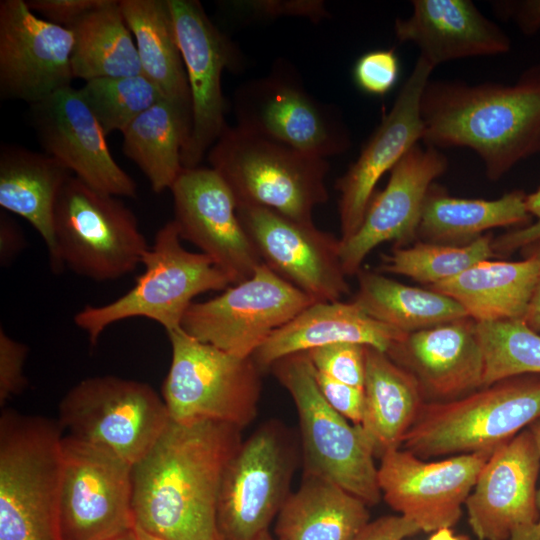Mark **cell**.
<instances>
[{
    "label": "cell",
    "instance_id": "obj_1",
    "mask_svg": "<svg viewBox=\"0 0 540 540\" xmlns=\"http://www.w3.org/2000/svg\"><path fill=\"white\" fill-rule=\"evenodd\" d=\"M241 430L218 421L170 419L132 466L135 527L163 540H222L219 497Z\"/></svg>",
    "mask_w": 540,
    "mask_h": 540
},
{
    "label": "cell",
    "instance_id": "obj_51",
    "mask_svg": "<svg viewBox=\"0 0 540 540\" xmlns=\"http://www.w3.org/2000/svg\"><path fill=\"white\" fill-rule=\"evenodd\" d=\"M524 205L526 211L540 221V186L535 192L525 195Z\"/></svg>",
    "mask_w": 540,
    "mask_h": 540
},
{
    "label": "cell",
    "instance_id": "obj_24",
    "mask_svg": "<svg viewBox=\"0 0 540 540\" xmlns=\"http://www.w3.org/2000/svg\"><path fill=\"white\" fill-rule=\"evenodd\" d=\"M410 373L425 402H447L483 386L484 355L469 316L406 334L385 352Z\"/></svg>",
    "mask_w": 540,
    "mask_h": 540
},
{
    "label": "cell",
    "instance_id": "obj_22",
    "mask_svg": "<svg viewBox=\"0 0 540 540\" xmlns=\"http://www.w3.org/2000/svg\"><path fill=\"white\" fill-rule=\"evenodd\" d=\"M30 118L45 152L90 187L116 197L135 198L134 180L114 160L106 135L72 86L30 105Z\"/></svg>",
    "mask_w": 540,
    "mask_h": 540
},
{
    "label": "cell",
    "instance_id": "obj_5",
    "mask_svg": "<svg viewBox=\"0 0 540 540\" xmlns=\"http://www.w3.org/2000/svg\"><path fill=\"white\" fill-rule=\"evenodd\" d=\"M207 156L237 205L260 206L297 221L313 222L314 208L329 198L327 159L238 126H228Z\"/></svg>",
    "mask_w": 540,
    "mask_h": 540
},
{
    "label": "cell",
    "instance_id": "obj_27",
    "mask_svg": "<svg viewBox=\"0 0 540 540\" xmlns=\"http://www.w3.org/2000/svg\"><path fill=\"white\" fill-rule=\"evenodd\" d=\"M538 271L532 257L520 261L485 260L428 288L454 299L477 323L523 320Z\"/></svg>",
    "mask_w": 540,
    "mask_h": 540
},
{
    "label": "cell",
    "instance_id": "obj_29",
    "mask_svg": "<svg viewBox=\"0 0 540 540\" xmlns=\"http://www.w3.org/2000/svg\"><path fill=\"white\" fill-rule=\"evenodd\" d=\"M367 507L337 484L304 474L276 517V540H355L370 522Z\"/></svg>",
    "mask_w": 540,
    "mask_h": 540
},
{
    "label": "cell",
    "instance_id": "obj_14",
    "mask_svg": "<svg viewBox=\"0 0 540 540\" xmlns=\"http://www.w3.org/2000/svg\"><path fill=\"white\" fill-rule=\"evenodd\" d=\"M58 527L60 540H103L135 528L132 465L64 435Z\"/></svg>",
    "mask_w": 540,
    "mask_h": 540
},
{
    "label": "cell",
    "instance_id": "obj_21",
    "mask_svg": "<svg viewBox=\"0 0 540 540\" xmlns=\"http://www.w3.org/2000/svg\"><path fill=\"white\" fill-rule=\"evenodd\" d=\"M433 69L427 60L418 57L391 109L382 117L358 158L337 179L342 241L353 236L360 227L381 177L422 140L420 103Z\"/></svg>",
    "mask_w": 540,
    "mask_h": 540
},
{
    "label": "cell",
    "instance_id": "obj_23",
    "mask_svg": "<svg viewBox=\"0 0 540 540\" xmlns=\"http://www.w3.org/2000/svg\"><path fill=\"white\" fill-rule=\"evenodd\" d=\"M539 471V452L529 428L494 450L464 504L479 540H509L516 529L538 523Z\"/></svg>",
    "mask_w": 540,
    "mask_h": 540
},
{
    "label": "cell",
    "instance_id": "obj_30",
    "mask_svg": "<svg viewBox=\"0 0 540 540\" xmlns=\"http://www.w3.org/2000/svg\"><path fill=\"white\" fill-rule=\"evenodd\" d=\"M72 176L56 158L4 144L0 149V206L27 220L54 252V212L58 196Z\"/></svg>",
    "mask_w": 540,
    "mask_h": 540
},
{
    "label": "cell",
    "instance_id": "obj_46",
    "mask_svg": "<svg viewBox=\"0 0 540 540\" xmlns=\"http://www.w3.org/2000/svg\"><path fill=\"white\" fill-rule=\"evenodd\" d=\"M420 532L418 526L401 515L370 521L355 540H404Z\"/></svg>",
    "mask_w": 540,
    "mask_h": 540
},
{
    "label": "cell",
    "instance_id": "obj_6",
    "mask_svg": "<svg viewBox=\"0 0 540 540\" xmlns=\"http://www.w3.org/2000/svg\"><path fill=\"white\" fill-rule=\"evenodd\" d=\"M181 240L173 220L167 222L156 232L135 285L107 304L87 305L76 313L74 322L91 345L107 327L129 318L153 320L166 332L179 329L196 296L232 285L209 256L186 250Z\"/></svg>",
    "mask_w": 540,
    "mask_h": 540
},
{
    "label": "cell",
    "instance_id": "obj_55",
    "mask_svg": "<svg viewBox=\"0 0 540 540\" xmlns=\"http://www.w3.org/2000/svg\"><path fill=\"white\" fill-rule=\"evenodd\" d=\"M135 529L138 540H163L137 527H135Z\"/></svg>",
    "mask_w": 540,
    "mask_h": 540
},
{
    "label": "cell",
    "instance_id": "obj_41",
    "mask_svg": "<svg viewBox=\"0 0 540 540\" xmlns=\"http://www.w3.org/2000/svg\"><path fill=\"white\" fill-rule=\"evenodd\" d=\"M226 6L236 13L257 18L299 16L318 22L328 15L324 2L319 0L230 1Z\"/></svg>",
    "mask_w": 540,
    "mask_h": 540
},
{
    "label": "cell",
    "instance_id": "obj_3",
    "mask_svg": "<svg viewBox=\"0 0 540 540\" xmlns=\"http://www.w3.org/2000/svg\"><path fill=\"white\" fill-rule=\"evenodd\" d=\"M63 437L57 420L3 408L0 540H60Z\"/></svg>",
    "mask_w": 540,
    "mask_h": 540
},
{
    "label": "cell",
    "instance_id": "obj_38",
    "mask_svg": "<svg viewBox=\"0 0 540 540\" xmlns=\"http://www.w3.org/2000/svg\"><path fill=\"white\" fill-rule=\"evenodd\" d=\"M79 90L106 136L114 131L123 133L138 116L165 98L143 73L92 79Z\"/></svg>",
    "mask_w": 540,
    "mask_h": 540
},
{
    "label": "cell",
    "instance_id": "obj_15",
    "mask_svg": "<svg viewBox=\"0 0 540 540\" xmlns=\"http://www.w3.org/2000/svg\"><path fill=\"white\" fill-rule=\"evenodd\" d=\"M182 54L192 105V129L182 155L183 168L198 167L225 129L224 70L239 72L237 45L206 14L197 0H168Z\"/></svg>",
    "mask_w": 540,
    "mask_h": 540
},
{
    "label": "cell",
    "instance_id": "obj_54",
    "mask_svg": "<svg viewBox=\"0 0 540 540\" xmlns=\"http://www.w3.org/2000/svg\"><path fill=\"white\" fill-rule=\"evenodd\" d=\"M103 540H138L136 529H130L115 536L103 539Z\"/></svg>",
    "mask_w": 540,
    "mask_h": 540
},
{
    "label": "cell",
    "instance_id": "obj_17",
    "mask_svg": "<svg viewBox=\"0 0 540 540\" xmlns=\"http://www.w3.org/2000/svg\"><path fill=\"white\" fill-rule=\"evenodd\" d=\"M492 453L480 452L426 461L404 448L380 457L378 485L384 501L420 531L451 528Z\"/></svg>",
    "mask_w": 540,
    "mask_h": 540
},
{
    "label": "cell",
    "instance_id": "obj_37",
    "mask_svg": "<svg viewBox=\"0 0 540 540\" xmlns=\"http://www.w3.org/2000/svg\"><path fill=\"white\" fill-rule=\"evenodd\" d=\"M484 355L483 386L523 374H540V334L523 320L477 323Z\"/></svg>",
    "mask_w": 540,
    "mask_h": 540
},
{
    "label": "cell",
    "instance_id": "obj_25",
    "mask_svg": "<svg viewBox=\"0 0 540 540\" xmlns=\"http://www.w3.org/2000/svg\"><path fill=\"white\" fill-rule=\"evenodd\" d=\"M412 12L394 22L400 42H411L434 68L462 58L511 49L508 34L470 0H413Z\"/></svg>",
    "mask_w": 540,
    "mask_h": 540
},
{
    "label": "cell",
    "instance_id": "obj_50",
    "mask_svg": "<svg viewBox=\"0 0 540 540\" xmlns=\"http://www.w3.org/2000/svg\"><path fill=\"white\" fill-rule=\"evenodd\" d=\"M509 540H540V527L538 524L516 529Z\"/></svg>",
    "mask_w": 540,
    "mask_h": 540
},
{
    "label": "cell",
    "instance_id": "obj_43",
    "mask_svg": "<svg viewBox=\"0 0 540 540\" xmlns=\"http://www.w3.org/2000/svg\"><path fill=\"white\" fill-rule=\"evenodd\" d=\"M315 377L327 403L352 424L360 425L364 408L363 389L331 379L316 370Z\"/></svg>",
    "mask_w": 540,
    "mask_h": 540
},
{
    "label": "cell",
    "instance_id": "obj_13",
    "mask_svg": "<svg viewBox=\"0 0 540 540\" xmlns=\"http://www.w3.org/2000/svg\"><path fill=\"white\" fill-rule=\"evenodd\" d=\"M314 301L262 264L221 294L194 301L180 328L231 354L252 357L269 336Z\"/></svg>",
    "mask_w": 540,
    "mask_h": 540
},
{
    "label": "cell",
    "instance_id": "obj_44",
    "mask_svg": "<svg viewBox=\"0 0 540 540\" xmlns=\"http://www.w3.org/2000/svg\"><path fill=\"white\" fill-rule=\"evenodd\" d=\"M106 0H29L28 7L45 20L71 28L84 15L104 4Z\"/></svg>",
    "mask_w": 540,
    "mask_h": 540
},
{
    "label": "cell",
    "instance_id": "obj_48",
    "mask_svg": "<svg viewBox=\"0 0 540 540\" xmlns=\"http://www.w3.org/2000/svg\"><path fill=\"white\" fill-rule=\"evenodd\" d=\"M26 240L21 228L6 211L0 213V263L10 264L25 248Z\"/></svg>",
    "mask_w": 540,
    "mask_h": 540
},
{
    "label": "cell",
    "instance_id": "obj_31",
    "mask_svg": "<svg viewBox=\"0 0 540 540\" xmlns=\"http://www.w3.org/2000/svg\"><path fill=\"white\" fill-rule=\"evenodd\" d=\"M525 194L514 190L495 200L458 198L445 188L431 185L421 212L417 238L424 242L466 245L496 227L531 223Z\"/></svg>",
    "mask_w": 540,
    "mask_h": 540
},
{
    "label": "cell",
    "instance_id": "obj_39",
    "mask_svg": "<svg viewBox=\"0 0 540 540\" xmlns=\"http://www.w3.org/2000/svg\"><path fill=\"white\" fill-rule=\"evenodd\" d=\"M365 347L356 343H336L307 351L315 370L336 381L363 389Z\"/></svg>",
    "mask_w": 540,
    "mask_h": 540
},
{
    "label": "cell",
    "instance_id": "obj_52",
    "mask_svg": "<svg viewBox=\"0 0 540 540\" xmlns=\"http://www.w3.org/2000/svg\"><path fill=\"white\" fill-rule=\"evenodd\" d=\"M428 540H469V538L454 534L451 528H441L432 532Z\"/></svg>",
    "mask_w": 540,
    "mask_h": 540
},
{
    "label": "cell",
    "instance_id": "obj_47",
    "mask_svg": "<svg viewBox=\"0 0 540 540\" xmlns=\"http://www.w3.org/2000/svg\"><path fill=\"white\" fill-rule=\"evenodd\" d=\"M540 239V221L530 223L494 237L492 247L497 257H507Z\"/></svg>",
    "mask_w": 540,
    "mask_h": 540
},
{
    "label": "cell",
    "instance_id": "obj_36",
    "mask_svg": "<svg viewBox=\"0 0 540 540\" xmlns=\"http://www.w3.org/2000/svg\"><path fill=\"white\" fill-rule=\"evenodd\" d=\"M492 233L483 234L466 245L416 242L395 247L383 255L378 272L407 276L428 287L450 280L494 253Z\"/></svg>",
    "mask_w": 540,
    "mask_h": 540
},
{
    "label": "cell",
    "instance_id": "obj_12",
    "mask_svg": "<svg viewBox=\"0 0 540 540\" xmlns=\"http://www.w3.org/2000/svg\"><path fill=\"white\" fill-rule=\"evenodd\" d=\"M296 463L293 440L267 422L242 441L222 482L217 522L222 540H258L290 495Z\"/></svg>",
    "mask_w": 540,
    "mask_h": 540
},
{
    "label": "cell",
    "instance_id": "obj_11",
    "mask_svg": "<svg viewBox=\"0 0 540 540\" xmlns=\"http://www.w3.org/2000/svg\"><path fill=\"white\" fill-rule=\"evenodd\" d=\"M57 421L67 435L133 466L156 442L170 416L162 396L149 384L103 375L69 389L59 403Z\"/></svg>",
    "mask_w": 540,
    "mask_h": 540
},
{
    "label": "cell",
    "instance_id": "obj_2",
    "mask_svg": "<svg viewBox=\"0 0 540 540\" xmlns=\"http://www.w3.org/2000/svg\"><path fill=\"white\" fill-rule=\"evenodd\" d=\"M420 113L424 145L469 148L497 181L540 154V63L512 84L429 80Z\"/></svg>",
    "mask_w": 540,
    "mask_h": 540
},
{
    "label": "cell",
    "instance_id": "obj_20",
    "mask_svg": "<svg viewBox=\"0 0 540 540\" xmlns=\"http://www.w3.org/2000/svg\"><path fill=\"white\" fill-rule=\"evenodd\" d=\"M447 167L444 153L419 143L395 164L385 188L373 194L358 230L341 240V262L347 276L357 275L364 259L380 244L394 242L396 247H406L418 239L426 195Z\"/></svg>",
    "mask_w": 540,
    "mask_h": 540
},
{
    "label": "cell",
    "instance_id": "obj_19",
    "mask_svg": "<svg viewBox=\"0 0 540 540\" xmlns=\"http://www.w3.org/2000/svg\"><path fill=\"white\" fill-rule=\"evenodd\" d=\"M72 30L37 17L24 0L0 2V94L38 103L71 86Z\"/></svg>",
    "mask_w": 540,
    "mask_h": 540
},
{
    "label": "cell",
    "instance_id": "obj_7",
    "mask_svg": "<svg viewBox=\"0 0 540 540\" xmlns=\"http://www.w3.org/2000/svg\"><path fill=\"white\" fill-rule=\"evenodd\" d=\"M51 267L65 266L95 281L117 280L133 272L150 246L134 213L116 196L75 176L63 186L54 212Z\"/></svg>",
    "mask_w": 540,
    "mask_h": 540
},
{
    "label": "cell",
    "instance_id": "obj_49",
    "mask_svg": "<svg viewBox=\"0 0 540 540\" xmlns=\"http://www.w3.org/2000/svg\"><path fill=\"white\" fill-rule=\"evenodd\" d=\"M519 251L523 257H532L538 264V279L523 321L531 330L540 334V239L526 245Z\"/></svg>",
    "mask_w": 540,
    "mask_h": 540
},
{
    "label": "cell",
    "instance_id": "obj_53",
    "mask_svg": "<svg viewBox=\"0 0 540 540\" xmlns=\"http://www.w3.org/2000/svg\"><path fill=\"white\" fill-rule=\"evenodd\" d=\"M528 428L530 429V431L532 432L534 436V439L538 448V452H539V457H540V418L534 421ZM537 504H538V509H539V520L537 524L540 527V488L537 492Z\"/></svg>",
    "mask_w": 540,
    "mask_h": 540
},
{
    "label": "cell",
    "instance_id": "obj_16",
    "mask_svg": "<svg viewBox=\"0 0 540 540\" xmlns=\"http://www.w3.org/2000/svg\"><path fill=\"white\" fill-rule=\"evenodd\" d=\"M237 214L262 263L314 302L350 293L340 238L260 206L238 204Z\"/></svg>",
    "mask_w": 540,
    "mask_h": 540
},
{
    "label": "cell",
    "instance_id": "obj_33",
    "mask_svg": "<svg viewBox=\"0 0 540 540\" xmlns=\"http://www.w3.org/2000/svg\"><path fill=\"white\" fill-rule=\"evenodd\" d=\"M192 114L164 98L138 116L122 133V151L155 193L171 188L182 172Z\"/></svg>",
    "mask_w": 540,
    "mask_h": 540
},
{
    "label": "cell",
    "instance_id": "obj_42",
    "mask_svg": "<svg viewBox=\"0 0 540 540\" xmlns=\"http://www.w3.org/2000/svg\"><path fill=\"white\" fill-rule=\"evenodd\" d=\"M28 346L10 337L0 328V405L20 394L27 386L24 364Z\"/></svg>",
    "mask_w": 540,
    "mask_h": 540
},
{
    "label": "cell",
    "instance_id": "obj_4",
    "mask_svg": "<svg viewBox=\"0 0 540 540\" xmlns=\"http://www.w3.org/2000/svg\"><path fill=\"white\" fill-rule=\"evenodd\" d=\"M540 418V374L496 381L447 402H425L402 448L421 459L493 453Z\"/></svg>",
    "mask_w": 540,
    "mask_h": 540
},
{
    "label": "cell",
    "instance_id": "obj_10",
    "mask_svg": "<svg viewBox=\"0 0 540 540\" xmlns=\"http://www.w3.org/2000/svg\"><path fill=\"white\" fill-rule=\"evenodd\" d=\"M233 109L236 126L317 157L343 154L352 144L341 110L309 93L284 59L266 75L240 85Z\"/></svg>",
    "mask_w": 540,
    "mask_h": 540
},
{
    "label": "cell",
    "instance_id": "obj_35",
    "mask_svg": "<svg viewBox=\"0 0 540 540\" xmlns=\"http://www.w3.org/2000/svg\"><path fill=\"white\" fill-rule=\"evenodd\" d=\"M69 29L74 36L71 58L74 78L86 82L142 73L136 43L119 0H106Z\"/></svg>",
    "mask_w": 540,
    "mask_h": 540
},
{
    "label": "cell",
    "instance_id": "obj_34",
    "mask_svg": "<svg viewBox=\"0 0 540 540\" xmlns=\"http://www.w3.org/2000/svg\"><path fill=\"white\" fill-rule=\"evenodd\" d=\"M357 277L352 301L370 317L405 334L468 316L454 299L429 288L408 286L362 268Z\"/></svg>",
    "mask_w": 540,
    "mask_h": 540
},
{
    "label": "cell",
    "instance_id": "obj_40",
    "mask_svg": "<svg viewBox=\"0 0 540 540\" xmlns=\"http://www.w3.org/2000/svg\"><path fill=\"white\" fill-rule=\"evenodd\" d=\"M399 59L393 49L372 50L356 61L353 76L357 86L372 95H385L396 84Z\"/></svg>",
    "mask_w": 540,
    "mask_h": 540
},
{
    "label": "cell",
    "instance_id": "obj_26",
    "mask_svg": "<svg viewBox=\"0 0 540 540\" xmlns=\"http://www.w3.org/2000/svg\"><path fill=\"white\" fill-rule=\"evenodd\" d=\"M406 334L370 317L354 301L314 302L274 331L252 355L261 370L300 352L356 343L386 352Z\"/></svg>",
    "mask_w": 540,
    "mask_h": 540
},
{
    "label": "cell",
    "instance_id": "obj_32",
    "mask_svg": "<svg viewBox=\"0 0 540 540\" xmlns=\"http://www.w3.org/2000/svg\"><path fill=\"white\" fill-rule=\"evenodd\" d=\"M142 73L163 96L192 114L187 74L168 0H119Z\"/></svg>",
    "mask_w": 540,
    "mask_h": 540
},
{
    "label": "cell",
    "instance_id": "obj_8",
    "mask_svg": "<svg viewBox=\"0 0 540 540\" xmlns=\"http://www.w3.org/2000/svg\"><path fill=\"white\" fill-rule=\"evenodd\" d=\"M270 369L297 410L304 474L333 482L368 506L379 503L373 447L360 425L349 424L327 403L307 353L283 357Z\"/></svg>",
    "mask_w": 540,
    "mask_h": 540
},
{
    "label": "cell",
    "instance_id": "obj_18",
    "mask_svg": "<svg viewBox=\"0 0 540 540\" xmlns=\"http://www.w3.org/2000/svg\"><path fill=\"white\" fill-rule=\"evenodd\" d=\"M179 236L209 256L232 284L263 263L237 214L235 197L212 168H184L170 188Z\"/></svg>",
    "mask_w": 540,
    "mask_h": 540
},
{
    "label": "cell",
    "instance_id": "obj_45",
    "mask_svg": "<svg viewBox=\"0 0 540 540\" xmlns=\"http://www.w3.org/2000/svg\"><path fill=\"white\" fill-rule=\"evenodd\" d=\"M494 6L501 18L510 19L524 35L540 31V0L500 1Z\"/></svg>",
    "mask_w": 540,
    "mask_h": 540
},
{
    "label": "cell",
    "instance_id": "obj_28",
    "mask_svg": "<svg viewBox=\"0 0 540 540\" xmlns=\"http://www.w3.org/2000/svg\"><path fill=\"white\" fill-rule=\"evenodd\" d=\"M364 408L360 427L375 456L402 447L425 403L414 377L374 347H365Z\"/></svg>",
    "mask_w": 540,
    "mask_h": 540
},
{
    "label": "cell",
    "instance_id": "obj_9",
    "mask_svg": "<svg viewBox=\"0 0 540 540\" xmlns=\"http://www.w3.org/2000/svg\"><path fill=\"white\" fill-rule=\"evenodd\" d=\"M171 363L161 396L179 423L218 421L243 429L256 417L261 369L241 357L203 343L181 328L166 332Z\"/></svg>",
    "mask_w": 540,
    "mask_h": 540
},
{
    "label": "cell",
    "instance_id": "obj_56",
    "mask_svg": "<svg viewBox=\"0 0 540 540\" xmlns=\"http://www.w3.org/2000/svg\"><path fill=\"white\" fill-rule=\"evenodd\" d=\"M258 540H276V539H274L269 533H267Z\"/></svg>",
    "mask_w": 540,
    "mask_h": 540
}]
</instances>
